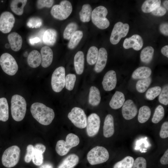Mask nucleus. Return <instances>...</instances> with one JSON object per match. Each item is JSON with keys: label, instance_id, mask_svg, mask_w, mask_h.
<instances>
[{"label": "nucleus", "instance_id": "obj_9", "mask_svg": "<svg viewBox=\"0 0 168 168\" xmlns=\"http://www.w3.org/2000/svg\"><path fill=\"white\" fill-rule=\"evenodd\" d=\"M65 69L60 66L53 72L51 77V85L53 90L55 92H60L65 86Z\"/></svg>", "mask_w": 168, "mask_h": 168}, {"label": "nucleus", "instance_id": "obj_24", "mask_svg": "<svg viewBox=\"0 0 168 168\" xmlns=\"http://www.w3.org/2000/svg\"><path fill=\"white\" fill-rule=\"evenodd\" d=\"M74 66L77 74L81 75L83 73L84 68V58L83 52L78 51L74 57Z\"/></svg>", "mask_w": 168, "mask_h": 168}, {"label": "nucleus", "instance_id": "obj_34", "mask_svg": "<svg viewBox=\"0 0 168 168\" xmlns=\"http://www.w3.org/2000/svg\"><path fill=\"white\" fill-rule=\"evenodd\" d=\"M98 53V49L96 47L92 46L89 48L86 56L87 61L89 65H93L96 63Z\"/></svg>", "mask_w": 168, "mask_h": 168}, {"label": "nucleus", "instance_id": "obj_44", "mask_svg": "<svg viewBox=\"0 0 168 168\" xmlns=\"http://www.w3.org/2000/svg\"><path fill=\"white\" fill-rule=\"evenodd\" d=\"M147 162L146 159L142 157L137 158L134 161L132 168H146Z\"/></svg>", "mask_w": 168, "mask_h": 168}, {"label": "nucleus", "instance_id": "obj_30", "mask_svg": "<svg viewBox=\"0 0 168 168\" xmlns=\"http://www.w3.org/2000/svg\"><path fill=\"white\" fill-rule=\"evenodd\" d=\"M9 118L8 105L7 99L0 98V121H7Z\"/></svg>", "mask_w": 168, "mask_h": 168}, {"label": "nucleus", "instance_id": "obj_32", "mask_svg": "<svg viewBox=\"0 0 168 168\" xmlns=\"http://www.w3.org/2000/svg\"><path fill=\"white\" fill-rule=\"evenodd\" d=\"M92 11L90 5L88 4L83 5L79 13L80 18L83 22H88L91 20Z\"/></svg>", "mask_w": 168, "mask_h": 168}, {"label": "nucleus", "instance_id": "obj_45", "mask_svg": "<svg viewBox=\"0 0 168 168\" xmlns=\"http://www.w3.org/2000/svg\"><path fill=\"white\" fill-rule=\"evenodd\" d=\"M54 2L52 0H39L37 1V6L38 8L40 9L44 7H50Z\"/></svg>", "mask_w": 168, "mask_h": 168}, {"label": "nucleus", "instance_id": "obj_2", "mask_svg": "<svg viewBox=\"0 0 168 168\" xmlns=\"http://www.w3.org/2000/svg\"><path fill=\"white\" fill-rule=\"evenodd\" d=\"M11 113L13 119L16 121H20L24 118L26 110V103L21 96L16 94L11 98Z\"/></svg>", "mask_w": 168, "mask_h": 168}, {"label": "nucleus", "instance_id": "obj_22", "mask_svg": "<svg viewBox=\"0 0 168 168\" xmlns=\"http://www.w3.org/2000/svg\"><path fill=\"white\" fill-rule=\"evenodd\" d=\"M27 61L28 64L31 67L34 68L38 67L41 62L40 54L36 50L32 51L28 55Z\"/></svg>", "mask_w": 168, "mask_h": 168}, {"label": "nucleus", "instance_id": "obj_1", "mask_svg": "<svg viewBox=\"0 0 168 168\" xmlns=\"http://www.w3.org/2000/svg\"><path fill=\"white\" fill-rule=\"evenodd\" d=\"M30 110L33 117L43 125H49L54 118L55 114L53 110L42 103H33L31 106Z\"/></svg>", "mask_w": 168, "mask_h": 168}, {"label": "nucleus", "instance_id": "obj_5", "mask_svg": "<svg viewBox=\"0 0 168 168\" xmlns=\"http://www.w3.org/2000/svg\"><path fill=\"white\" fill-rule=\"evenodd\" d=\"M108 14L107 8L100 6L95 8L92 11L91 18L93 23L98 28L105 29L110 26L109 20L106 17Z\"/></svg>", "mask_w": 168, "mask_h": 168}, {"label": "nucleus", "instance_id": "obj_48", "mask_svg": "<svg viewBox=\"0 0 168 168\" xmlns=\"http://www.w3.org/2000/svg\"><path fill=\"white\" fill-rule=\"evenodd\" d=\"M166 12V9L162 6H160L151 12L152 14L157 16H162L165 14Z\"/></svg>", "mask_w": 168, "mask_h": 168}, {"label": "nucleus", "instance_id": "obj_12", "mask_svg": "<svg viewBox=\"0 0 168 168\" xmlns=\"http://www.w3.org/2000/svg\"><path fill=\"white\" fill-rule=\"evenodd\" d=\"M15 18L8 11L3 12L0 16V31L4 34L10 32L14 26Z\"/></svg>", "mask_w": 168, "mask_h": 168}, {"label": "nucleus", "instance_id": "obj_35", "mask_svg": "<svg viewBox=\"0 0 168 168\" xmlns=\"http://www.w3.org/2000/svg\"><path fill=\"white\" fill-rule=\"evenodd\" d=\"M134 161L132 157L127 156L115 163L113 168H132Z\"/></svg>", "mask_w": 168, "mask_h": 168}, {"label": "nucleus", "instance_id": "obj_38", "mask_svg": "<svg viewBox=\"0 0 168 168\" xmlns=\"http://www.w3.org/2000/svg\"><path fill=\"white\" fill-rule=\"evenodd\" d=\"M77 25L75 22L69 23L65 28L63 33V37L64 39L69 40L73 34L76 31Z\"/></svg>", "mask_w": 168, "mask_h": 168}, {"label": "nucleus", "instance_id": "obj_10", "mask_svg": "<svg viewBox=\"0 0 168 168\" xmlns=\"http://www.w3.org/2000/svg\"><path fill=\"white\" fill-rule=\"evenodd\" d=\"M68 118L76 127L83 128L86 127L87 118L84 111L78 107L73 108L68 114Z\"/></svg>", "mask_w": 168, "mask_h": 168}, {"label": "nucleus", "instance_id": "obj_31", "mask_svg": "<svg viewBox=\"0 0 168 168\" xmlns=\"http://www.w3.org/2000/svg\"><path fill=\"white\" fill-rule=\"evenodd\" d=\"M154 49L151 46H148L144 48L140 54V59L142 62L146 63H150L153 58Z\"/></svg>", "mask_w": 168, "mask_h": 168}, {"label": "nucleus", "instance_id": "obj_16", "mask_svg": "<svg viewBox=\"0 0 168 168\" xmlns=\"http://www.w3.org/2000/svg\"><path fill=\"white\" fill-rule=\"evenodd\" d=\"M117 81L115 72L113 70L107 72L104 76L102 83L104 90L110 91L114 89L116 86Z\"/></svg>", "mask_w": 168, "mask_h": 168}, {"label": "nucleus", "instance_id": "obj_52", "mask_svg": "<svg viewBox=\"0 0 168 168\" xmlns=\"http://www.w3.org/2000/svg\"><path fill=\"white\" fill-rule=\"evenodd\" d=\"M162 54L167 58L168 57V46L166 45L163 47L161 49Z\"/></svg>", "mask_w": 168, "mask_h": 168}, {"label": "nucleus", "instance_id": "obj_19", "mask_svg": "<svg viewBox=\"0 0 168 168\" xmlns=\"http://www.w3.org/2000/svg\"><path fill=\"white\" fill-rule=\"evenodd\" d=\"M8 40L12 49L14 51L19 50L21 48L22 39L21 36L16 32H12L7 37Z\"/></svg>", "mask_w": 168, "mask_h": 168}, {"label": "nucleus", "instance_id": "obj_47", "mask_svg": "<svg viewBox=\"0 0 168 168\" xmlns=\"http://www.w3.org/2000/svg\"><path fill=\"white\" fill-rule=\"evenodd\" d=\"M160 136L162 138L168 137V122H165L162 124L160 132Z\"/></svg>", "mask_w": 168, "mask_h": 168}, {"label": "nucleus", "instance_id": "obj_49", "mask_svg": "<svg viewBox=\"0 0 168 168\" xmlns=\"http://www.w3.org/2000/svg\"><path fill=\"white\" fill-rule=\"evenodd\" d=\"M159 30L160 32L164 35L166 36L168 35V24L167 23H165L161 24L159 26Z\"/></svg>", "mask_w": 168, "mask_h": 168}, {"label": "nucleus", "instance_id": "obj_33", "mask_svg": "<svg viewBox=\"0 0 168 168\" xmlns=\"http://www.w3.org/2000/svg\"><path fill=\"white\" fill-rule=\"evenodd\" d=\"M151 110L149 107L143 106L139 110L138 120L141 123H144L149 119L151 115Z\"/></svg>", "mask_w": 168, "mask_h": 168}, {"label": "nucleus", "instance_id": "obj_21", "mask_svg": "<svg viewBox=\"0 0 168 168\" xmlns=\"http://www.w3.org/2000/svg\"><path fill=\"white\" fill-rule=\"evenodd\" d=\"M125 100L124 94L120 91H116L112 97L109 105L112 109H118L123 105Z\"/></svg>", "mask_w": 168, "mask_h": 168}, {"label": "nucleus", "instance_id": "obj_51", "mask_svg": "<svg viewBox=\"0 0 168 168\" xmlns=\"http://www.w3.org/2000/svg\"><path fill=\"white\" fill-rule=\"evenodd\" d=\"M34 149L38 150L44 153L46 150V147L41 144H37L34 147Z\"/></svg>", "mask_w": 168, "mask_h": 168}, {"label": "nucleus", "instance_id": "obj_36", "mask_svg": "<svg viewBox=\"0 0 168 168\" xmlns=\"http://www.w3.org/2000/svg\"><path fill=\"white\" fill-rule=\"evenodd\" d=\"M83 35V32L81 30L76 31L72 35L68 44L69 48L74 49L79 44Z\"/></svg>", "mask_w": 168, "mask_h": 168}, {"label": "nucleus", "instance_id": "obj_28", "mask_svg": "<svg viewBox=\"0 0 168 168\" xmlns=\"http://www.w3.org/2000/svg\"><path fill=\"white\" fill-rule=\"evenodd\" d=\"M27 2L26 0H12L10 4L11 10L16 14L21 15L23 13L24 8Z\"/></svg>", "mask_w": 168, "mask_h": 168}, {"label": "nucleus", "instance_id": "obj_42", "mask_svg": "<svg viewBox=\"0 0 168 168\" xmlns=\"http://www.w3.org/2000/svg\"><path fill=\"white\" fill-rule=\"evenodd\" d=\"M159 102L165 105L168 104V85H165L162 88L159 94L158 98Z\"/></svg>", "mask_w": 168, "mask_h": 168}, {"label": "nucleus", "instance_id": "obj_15", "mask_svg": "<svg viewBox=\"0 0 168 168\" xmlns=\"http://www.w3.org/2000/svg\"><path fill=\"white\" fill-rule=\"evenodd\" d=\"M143 41L139 35L135 34L131 37L126 38L124 42L123 46L125 49L132 48L134 50H139L142 48Z\"/></svg>", "mask_w": 168, "mask_h": 168}, {"label": "nucleus", "instance_id": "obj_53", "mask_svg": "<svg viewBox=\"0 0 168 168\" xmlns=\"http://www.w3.org/2000/svg\"><path fill=\"white\" fill-rule=\"evenodd\" d=\"M40 168H53V166L51 164L46 163L42 165Z\"/></svg>", "mask_w": 168, "mask_h": 168}, {"label": "nucleus", "instance_id": "obj_27", "mask_svg": "<svg viewBox=\"0 0 168 168\" xmlns=\"http://www.w3.org/2000/svg\"><path fill=\"white\" fill-rule=\"evenodd\" d=\"M151 69L147 67H141L136 69L133 73L132 77L134 79H143L150 77L152 74Z\"/></svg>", "mask_w": 168, "mask_h": 168}, {"label": "nucleus", "instance_id": "obj_40", "mask_svg": "<svg viewBox=\"0 0 168 168\" xmlns=\"http://www.w3.org/2000/svg\"><path fill=\"white\" fill-rule=\"evenodd\" d=\"M161 91V88L159 86L151 87L147 91L146 94V98L149 100H153L160 94Z\"/></svg>", "mask_w": 168, "mask_h": 168}, {"label": "nucleus", "instance_id": "obj_50", "mask_svg": "<svg viewBox=\"0 0 168 168\" xmlns=\"http://www.w3.org/2000/svg\"><path fill=\"white\" fill-rule=\"evenodd\" d=\"M161 163L162 165H167L168 164V150L165 152L160 160Z\"/></svg>", "mask_w": 168, "mask_h": 168}, {"label": "nucleus", "instance_id": "obj_18", "mask_svg": "<svg viewBox=\"0 0 168 168\" xmlns=\"http://www.w3.org/2000/svg\"><path fill=\"white\" fill-rule=\"evenodd\" d=\"M107 60V53L106 49L100 48L99 50L98 57L94 67V70L97 73L101 72L105 67Z\"/></svg>", "mask_w": 168, "mask_h": 168}, {"label": "nucleus", "instance_id": "obj_11", "mask_svg": "<svg viewBox=\"0 0 168 168\" xmlns=\"http://www.w3.org/2000/svg\"><path fill=\"white\" fill-rule=\"evenodd\" d=\"M129 29L128 24H124L120 21L116 23L114 26L110 38L111 43L113 44H117L122 38L127 35Z\"/></svg>", "mask_w": 168, "mask_h": 168}, {"label": "nucleus", "instance_id": "obj_20", "mask_svg": "<svg viewBox=\"0 0 168 168\" xmlns=\"http://www.w3.org/2000/svg\"><path fill=\"white\" fill-rule=\"evenodd\" d=\"M114 131V120L113 116L108 114L105 117L103 127L104 136L106 138L111 137Z\"/></svg>", "mask_w": 168, "mask_h": 168}, {"label": "nucleus", "instance_id": "obj_8", "mask_svg": "<svg viewBox=\"0 0 168 168\" xmlns=\"http://www.w3.org/2000/svg\"><path fill=\"white\" fill-rule=\"evenodd\" d=\"M0 65L3 71L10 76L15 74L18 70V65L15 59L7 53H3L1 55Z\"/></svg>", "mask_w": 168, "mask_h": 168}, {"label": "nucleus", "instance_id": "obj_37", "mask_svg": "<svg viewBox=\"0 0 168 168\" xmlns=\"http://www.w3.org/2000/svg\"><path fill=\"white\" fill-rule=\"evenodd\" d=\"M152 82V79L150 77L138 80L136 84L137 90L140 93L146 91Z\"/></svg>", "mask_w": 168, "mask_h": 168}, {"label": "nucleus", "instance_id": "obj_14", "mask_svg": "<svg viewBox=\"0 0 168 168\" xmlns=\"http://www.w3.org/2000/svg\"><path fill=\"white\" fill-rule=\"evenodd\" d=\"M122 113L123 117L126 120L131 119L136 115L137 108L133 100H128L124 102L122 106Z\"/></svg>", "mask_w": 168, "mask_h": 168}, {"label": "nucleus", "instance_id": "obj_54", "mask_svg": "<svg viewBox=\"0 0 168 168\" xmlns=\"http://www.w3.org/2000/svg\"><path fill=\"white\" fill-rule=\"evenodd\" d=\"M40 39L38 38H35L33 39H31L30 40V41L31 43V44H33L34 43H36L38 42L39 41H40Z\"/></svg>", "mask_w": 168, "mask_h": 168}, {"label": "nucleus", "instance_id": "obj_56", "mask_svg": "<svg viewBox=\"0 0 168 168\" xmlns=\"http://www.w3.org/2000/svg\"><path fill=\"white\" fill-rule=\"evenodd\" d=\"M10 47V46L9 44L7 43L5 45V47L7 49H8Z\"/></svg>", "mask_w": 168, "mask_h": 168}, {"label": "nucleus", "instance_id": "obj_46", "mask_svg": "<svg viewBox=\"0 0 168 168\" xmlns=\"http://www.w3.org/2000/svg\"><path fill=\"white\" fill-rule=\"evenodd\" d=\"M26 151L24 160L26 162L29 163L31 161L32 158L34 151V147L32 145H29L27 147Z\"/></svg>", "mask_w": 168, "mask_h": 168}, {"label": "nucleus", "instance_id": "obj_43", "mask_svg": "<svg viewBox=\"0 0 168 168\" xmlns=\"http://www.w3.org/2000/svg\"><path fill=\"white\" fill-rule=\"evenodd\" d=\"M41 151L34 149L32 159L34 164L36 166H40L43 162V156Z\"/></svg>", "mask_w": 168, "mask_h": 168}, {"label": "nucleus", "instance_id": "obj_23", "mask_svg": "<svg viewBox=\"0 0 168 168\" xmlns=\"http://www.w3.org/2000/svg\"><path fill=\"white\" fill-rule=\"evenodd\" d=\"M79 161V158L77 155L71 154L64 159L58 168H73Z\"/></svg>", "mask_w": 168, "mask_h": 168}, {"label": "nucleus", "instance_id": "obj_17", "mask_svg": "<svg viewBox=\"0 0 168 168\" xmlns=\"http://www.w3.org/2000/svg\"><path fill=\"white\" fill-rule=\"evenodd\" d=\"M41 57V65L46 68L51 64L53 59V54L52 49L48 46L42 48L40 51Z\"/></svg>", "mask_w": 168, "mask_h": 168}, {"label": "nucleus", "instance_id": "obj_29", "mask_svg": "<svg viewBox=\"0 0 168 168\" xmlns=\"http://www.w3.org/2000/svg\"><path fill=\"white\" fill-rule=\"evenodd\" d=\"M161 3L160 0H146L142 6V10L145 13L151 12L161 6Z\"/></svg>", "mask_w": 168, "mask_h": 168}, {"label": "nucleus", "instance_id": "obj_3", "mask_svg": "<svg viewBox=\"0 0 168 168\" xmlns=\"http://www.w3.org/2000/svg\"><path fill=\"white\" fill-rule=\"evenodd\" d=\"M79 142V139L77 136L72 133H69L67 136L65 141L61 140L57 142L56 151L60 156H64L67 154L72 148L77 146Z\"/></svg>", "mask_w": 168, "mask_h": 168}, {"label": "nucleus", "instance_id": "obj_55", "mask_svg": "<svg viewBox=\"0 0 168 168\" xmlns=\"http://www.w3.org/2000/svg\"><path fill=\"white\" fill-rule=\"evenodd\" d=\"M163 4L164 5V6L165 7V8L167 9V10H168V0H165L163 2Z\"/></svg>", "mask_w": 168, "mask_h": 168}, {"label": "nucleus", "instance_id": "obj_41", "mask_svg": "<svg viewBox=\"0 0 168 168\" xmlns=\"http://www.w3.org/2000/svg\"><path fill=\"white\" fill-rule=\"evenodd\" d=\"M76 79V76L72 74H68L65 77L66 88L69 91L73 89Z\"/></svg>", "mask_w": 168, "mask_h": 168}, {"label": "nucleus", "instance_id": "obj_39", "mask_svg": "<svg viewBox=\"0 0 168 168\" xmlns=\"http://www.w3.org/2000/svg\"><path fill=\"white\" fill-rule=\"evenodd\" d=\"M164 109L161 105H159L155 109L152 119V123L157 124L161 121L164 117Z\"/></svg>", "mask_w": 168, "mask_h": 168}, {"label": "nucleus", "instance_id": "obj_26", "mask_svg": "<svg viewBox=\"0 0 168 168\" xmlns=\"http://www.w3.org/2000/svg\"><path fill=\"white\" fill-rule=\"evenodd\" d=\"M101 96L99 90L95 86H91L90 88L88 102L92 106H96L100 103Z\"/></svg>", "mask_w": 168, "mask_h": 168}, {"label": "nucleus", "instance_id": "obj_7", "mask_svg": "<svg viewBox=\"0 0 168 168\" xmlns=\"http://www.w3.org/2000/svg\"><path fill=\"white\" fill-rule=\"evenodd\" d=\"M72 6L71 2L68 0L62 1L59 4L54 6L50 11L54 17L63 20L67 19L72 12Z\"/></svg>", "mask_w": 168, "mask_h": 168}, {"label": "nucleus", "instance_id": "obj_6", "mask_svg": "<svg viewBox=\"0 0 168 168\" xmlns=\"http://www.w3.org/2000/svg\"><path fill=\"white\" fill-rule=\"evenodd\" d=\"M20 152V148L16 145L11 146L6 149L2 157L3 165L7 168L15 166L19 161Z\"/></svg>", "mask_w": 168, "mask_h": 168}, {"label": "nucleus", "instance_id": "obj_13", "mask_svg": "<svg viewBox=\"0 0 168 168\" xmlns=\"http://www.w3.org/2000/svg\"><path fill=\"white\" fill-rule=\"evenodd\" d=\"M100 123V118L97 114L92 113L88 116L87 119L86 130L89 136L93 137L98 133Z\"/></svg>", "mask_w": 168, "mask_h": 168}, {"label": "nucleus", "instance_id": "obj_4", "mask_svg": "<svg viewBox=\"0 0 168 168\" xmlns=\"http://www.w3.org/2000/svg\"><path fill=\"white\" fill-rule=\"evenodd\" d=\"M109 154L107 150L102 146H97L91 149L88 152L87 159L91 165H96L104 163L109 159Z\"/></svg>", "mask_w": 168, "mask_h": 168}, {"label": "nucleus", "instance_id": "obj_25", "mask_svg": "<svg viewBox=\"0 0 168 168\" xmlns=\"http://www.w3.org/2000/svg\"><path fill=\"white\" fill-rule=\"evenodd\" d=\"M57 32L53 29H49L44 32L43 37V41L44 44L53 46L55 44L57 38Z\"/></svg>", "mask_w": 168, "mask_h": 168}]
</instances>
